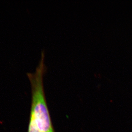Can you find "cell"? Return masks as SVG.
Segmentation results:
<instances>
[{"mask_svg":"<svg viewBox=\"0 0 132 132\" xmlns=\"http://www.w3.org/2000/svg\"><path fill=\"white\" fill-rule=\"evenodd\" d=\"M45 52L34 73H28L31 87V110L28 132H55L47 107L43 84L46 71Z\"/></svg>","mask_w":132,"mask_h":132,"instance_id":"obj_1","label":"cell"}]
</instances>
